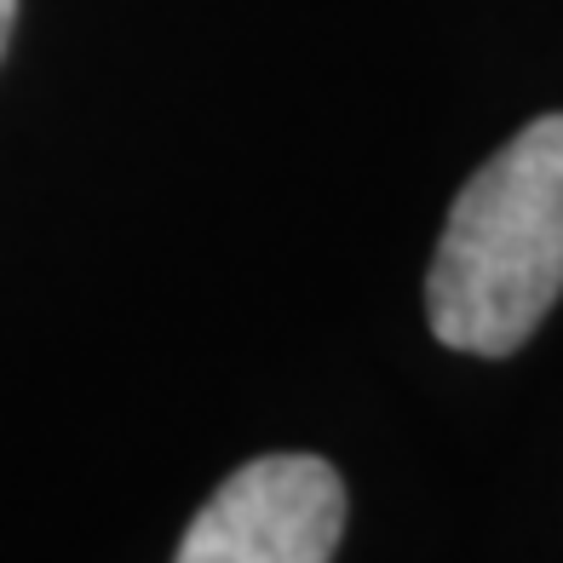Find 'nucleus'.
I'll list each match as a JSON object with an SVG mask.
<instances>
[{"instance_id": "obj_1", "label": "nucleus", "mask_w": 563, "mask_h": 563, "mask_svg": "<svg viewBox=\"0 0 563 563\" xmlns=\"http://www.w3.org/2000/svg\"><path fill=\"white\" fill-rule=\"evenodd\" d=\"M563 294V115L529 121L460 185L426 271L431 334L511 356Z\"/></svg>"}, {"instance_id": "obj_2", "label": "nucleus", "mask_w": 563, "mask_h": 563, "mask_svg": "<svg viewBox=\"0 0 563 563\" xmlns=\"http://www.w3.org/2000/svg\"><path fill=\"white\" fill-rule=\"evenodd\" d=\"M340 534V472L317 454H260L208 495L173 563H328Z\"/></svg>"}, {"instance_id": "obj_3", "label": "nucleus", "mask_w": 563, "mask_h": 563, "mask_svg": "<svg viewBox=\"0 0 563 563\" xmlns=\"http://www.w3.org/2000/svg\"><path fill=\"white\" fill-rule=\"evenodd\" d=\"M12 23H18V0H0V53H7V41H12Z\"/></svg>"}]
</instances>
